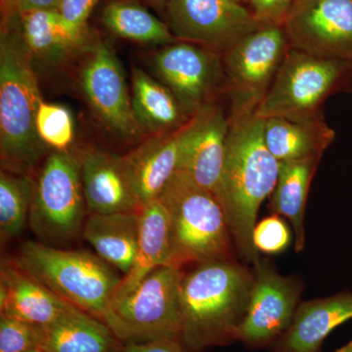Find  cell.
Here are the masks:
<instances>
[{
    "label": "cell",
    "instance_id": "1",
    "mask_svg": "<svg viewBox=\"0 0 352 352\" xmlns=\"http://www.w3.org/2000/svg\"><path fill=\"white\" fill-rule=\"evenodd\" d=\"M265 119L256 112L229 119L226 160L219 199L240 256L248 263L259 258L254 230L261 204L276 185L280 163L264 138Z\"/></svg>",
    "mask_w": 352,
    "mask_h": 352
},
{
    "label": "cell",
    "instance_id": "2",
    "mask_svg": "<svg viewBox=\"0 0 352 352\" xmlns=\"http://www.w3.org/2000/svg\"><path fill=\"white\" fill-rule=\"evenodd\" d=\"M254 274L233 258L191 265L180 283L179 342L203 352L236 342L251 296Z\"/></svg>",
    "mask_w": 352,
    "mask_h": 352
},
{
    "label": "cell",
    "instance_id": "3",
    "mask_svg": "<svg viewBox=\"0 0 352 352\" xmlns=\"http://www.w3.org/2000/svg\"><path fill=\"white\" fill-rule=\"evenodd\" d=\"M34 58L18 25V16L2 21L0 36V156L2 170L29 175L45 154L36 131L43 102Z\"/></svg>",
    "mask_w": 352,
    "mask_h": 352
},
{
    "label": "cell",
    "instance_id": "4",
    "mask_svg": "<svg viewBox=\"0 0 352 352\" xmlns=\"http://www.w3.org/2000/svg\"><path fill=\"white\" fill-rule=\"evenodd\" d=\"M170 217L173 261L184 266L232 258L233 239L221 204L212 192L176 170L159 196Z\"/></svg>",
    "mask_w": 352,
    "mask_h": 352
},
{
    "label": "cell",
    "instance_id": "5",
    "mask_svg": "<svg viewBox=\"0 0 352 352\" xmlns=\"http://www.w3.org/2000/svg\"><path fill=\"white\" fill-rule=\"evenodd\" d=\"M13 263L78 309L102 319L122 276L97 254L25 242Z\"/></svg>",
    "mask_w": 352,
    "mask_h": 352
},
{
    "label": "cell",
    "instance_id": "6",
    "mask_svg": "<svg viewBox=\"0 0 352 352\" xmlns=\"http://www.w3.org/2000/svg\"><path fill=\"white\" fill-rule=\"evenodd\" d=\"M342 92H352V62L289 47L256 113L263 119H312L323 116L329 97Z\"/></svg>",
    "mask_w": 352,
    "mask_h": 352
},
{
    "label": "cell",
    "instance_id": "7",
    "mask_svg": "<svg viewBox=\"0 0 352 352\" xmlns=\"http://www.w3.org/2000/svg\"><path fill=\"white\" fill-rule=\"evenodd\" d=\"M182 274L175 266L157 267L131 293L113 300L101 320L124 346L179 340Z\"/></svg>",
    "mask_w": 352,
    "mask_h": 352
},
{
    "label": "cell",
    "instance_id": "8",
    "mask_svg": "<svg viewBox=\"0 0 352 352\" xmlns=\"http://www.w3.org/2000/svg\"><path fill=\"white\" fill-rule=\"evenodd\" d=\"M87 212L78 155L53 151L34 185L32 230L44 244H64L82 235Z\"/></svg>",
    "mask_w": 352,
    "mask_h": 352
},
{
    "label": "cell",
    "instance_id": "9",
    "mask_svg": "<svg viewBox=\"0 0 352 352\" xmlns=\"http://www.w3.org/2000/svg\"><path fill=\"white\" fill-rule=\"evenodd\" d=\"M289 48L283 27L261 25L221 55L229 119L256 112Z\"/></svg>",
    "mask_w": 352,
    "mask_h": 352
},
{
    "label": "cell",
    "instance_id": "10",
    "mask_svg": "<svg viewBox=\"0 0 352 352\" xmlns=\"http://www.w3.org/2000/svg\"><path fill=\"white\" fill-rule=\"evenodd\" d=\"M254 285L236 342L252 349L270 347L291 326L302 293L298 277L280 275L270 261L254 263Z\"/></svg>",
    "mask_w": 352,
    "mask_h": 352
},
{
    "label": "cell",
    "instance_id": "11",
    "mask_svg": "<svg viewBox=\"0 0 352 352\" xmlns=\"http://www.w3.org/2000/svg\"><path fill=\"white\" fill-rule=\"evenodd\" d=\"M157 78L173 92L190 117L217 101L224 90L221 54L197 44L175 41L155 53Z\"/></svg>",
    "mask_w": 352,
    "mask_h": 352
},
{
    "label": "cell",
    "instance_id": "12",
    "mask_svg": "<svg viewBox=\"0 0 352 352\" xmlns=\"http://www.w3.org/2000/svg\"><path fill=\"white\" fill-rule=\"evenodd\" d=\"M166 11L177 41L221 55L261 25L251 9L234 0H170Z\"/></svg>",
    "mask_w": 352,
    "mask_h": 352
},
{
    "label": "cell",
    "instance_id": "13",
    "mask_svg": "<svg viewBox=\"0 0 352 352\" xmlns=\"http://www.w3.org/2000/svg\"><path fill=\"white\" fill-rule=\"evenodd\" d=\"M87 52L80 69V87L95 115L118 138H140L143 133L134 118L131 96L117 55L102 41L94 43Z\"/></svg>",
    "mask_w": 352,
    "mask_h": 352
},
{
    "label": "cell",
    "instance_id": "14",
    "mask_svg": "<svg viewBox=\"0 0 352 352\" xmlns=\"http://www.w3.org/2000/svg\"><path fill=\"white\" fill-rule=\"evenodd\" d=\"M283 28L289 47L352 62V0H296Z\"/></svg>",
    "mask_w": 352,
    "mask_h": 352
},
{
    "label": "cell",
    "instance_id": "15",
    "mask_svg": "<svg viewBox=\"0 0 352 352\" xmlns=\"http://www.w3.org/2000/svg\"><path fill=\"white\" fill-rule=\"evenodd\" d=\"M229 118L217 102L192 117L183 138L177 170L189 175L204 188L217 194L224 160Z\"/></svg>",
    "mask_w": 352,
    "mask_h": 352
},
{
    "label": "cell",
    "instance_id": "16",
    "mask_svg": "<svg viewBox=\"0 0 352 352\" xmlns=\"http://www.w3.org/2000/svg\"><path fill=\"white\" fill-rule=\"evenodd\" d=\"M191 119L175 131L152 135L122 157L140 210L159 198L166 183L177 170L180 148Z\"/></svg>",
    "mask_w": 352,
    "mask_h": 352
},
{
    "label": "cell",
    "instance_id": "17",
    "mask_svg": "<svg viewBox=\"0 0 352 352\" xmlns=\"http://www.w3.org/2000/svg\"><path fill=\"white\" fill-rule=\"evenodd\" d=\"M78 156L89 214L140 210L122 157L96 149L85 150Z\"/></svg>",
    "mask_w": 352,
    "mask_h": 352
},
{
    "label": "cell",
    "instance_id": "18",
    "mask_svg": "<svg viewBox=\"0 0 352 352\" xmlns=\"http://www.w3.org/2000/svg\"><path fill=\"white\" fill-rule=\"evenodd\" d=\"M50 289L18 267L4 261L0 268V314L45 327L73 309Z\"/></svg>",
    "mask_w": 352,
    "mask_h": 352
},
{
    "label": "cell",
    "instance_id": "19",
    "mask_svg": "<svg viewBox=\"0 0 352 352\" xmlns=\"http://www.w3.org/2000/svg\"><path fill=\"white\" fill-rule=\"evenodd\" d=\"M352 320V292L300 303L291 326L270 352H321L335 329Z\"/></svg>",
    "mask_w": 352,
    "mask_h": 352
},
{
    "label": "cell",
    "instance_id": "20",
    "mask_svg": "<svg viewBox=\"0 0 352 352\" xmlns=\"http://www.w3.org/2000/svg\"><path fill=\"white\" fill-rule=\"evenodd\" d=\"M139 214L140 230L135 259L131 271L122 276L113 300H118L131 293L157 267L171 266L173 242L170 217L166 208L157 199L141 208Z\"/></svg>",
    "mask_w": 352,
    "mask_h": 352
},
{
    "label": "cell",
    "instance_id": "21",
    "mask_svg": "<svg viewBox=\"0 0 352 352\" xmlns=\"http://www.w3.org/2000/svg\"><path fill=\"white\" fill-rule=\"evenodd\" d=\"M18 25L32 56L43 63H60L87 46L88 32L69 24L57 9L18 14Z\"/></svg>",
    "mask_w": 352,
    "mask_h": 352
},
{
    "label": "cell",
    "instance_id": "22",
    "mask_svg": "<svg viewBox=\"0 0 352 352\" xmlns=\"http://www.w3.org/2000/svg\"><path fill=\"white\" fill-rule=\"evenodd\" d=\"M266 145L279 163L321 159L332 144L336 132L323 116L312 119L294 120L283 117L265 119Z\"/></svg>",
    "mask_w": 352,
    "mask_h": 352
},
{
    "label": "cell",
    "instance_id": "23",
    "mask_svg": "<svg viewBox=\"0 0 352 352\" xmlns=\"http://www.w3.org/2000/svg\"><path fill=\"white\" fill-rule=\"evenodd\" d=\"M139 230V212L90 214L83 224L82 236L99 258L126 275L135 259Z\"/></svg>",
    "mask_w": 352,
    "mask_h": 352
},
{
    "label": "cell",
    "instance_id": "24",
    "mask_svg": "<svg viewBox=\"0 0 352 352\" xmlns=\"http://www.w3.org/2000/svg\"><path fill=\"white\" fill-rule=\"evenodd\" d=\"M124 349L103 321L76 307L41 327V349L45 352H122Z\"/></svg>",
    "mask_w": 352,
    "mask_h": 352
},
{
    "label": "cell",
    "instance_id": "25",
    "mask_svg": "<svg viewBox=\"0 0 352 352\" xmlns=\"http://www.w3.org/2000/svg\"><path fill=\"white\" fill-rule=\"evenodd\" d=\"M131 87L132 111L143 134L175 131L191 119L163 82L136 66H132Z\"/></svg>",
    "mask_w": 352,
    "mask_h": 352
},
{
    "label": "cell",
    "instance_id": "26",
    "mask_svg": "<svg viewBox=\"0 0 352 352\" xmlns=\"http://www.w3.org/2000/svg\"><path fill=\"white\" fill-rule=\"evenodd\" d=\"M321 159L280 163L279 175L270 201L274 214L289 219L295 233L296 252L305 249V214L310 184Z\"/></svg>",
    "mask_w": 352,
    "mask_h": 352
},
{
    "label": "cell",
    "instance_id": "27",
    "mask_svg": "<svg viewBox=\"0 0 352 352\" xmlns=\"http://www.w3.org/2000/svg\"><path fill=\"white\" fill-rule=\"evenodd\" d=\"M101 20L109 31L134 43L168 45L177 41L168 25L131 0L110 2L102 10Z\"/></svg>",
    "mask_w": 352,
    "mask_h": 352
},
{
    "label": "cell",
    "instance_id": "28",
    "mask_svg": "<svg viewBox=\"0 0 352 352\" xmlns=\"http://www.w3.org/2000/svg\"><path fill=\"white\" fill-rule=\"evenodd\" d=\"M36 182L29 175L0 173V236L1 242L19 237L27 223Z\"/></svg>",
    "mask_w": 352,
    "mask_h": 352
},
{
    "label": "cell",
    "instance_id": "29",
    "mask_svg": "<svg viewBox=\"0 0 352 352\" xmlns=\"http://www.w3.org/2000/svg\"><path fill=\"white\" fill-rule=\"evenodd\" d=\"M36 131L46 147L69 152L75 138V122L71 112L59 104L41 102L36 113Z\"/></svg>",
    "mask_w": 352,
    "mask_h": 352
},
{
    "label": "cell",
    "instance_id": "30",
    "mask_svg": "<svg viewBox=\"0 0 352 352\" xmlns=\"http://www.w3.org/2000/svg\"><path fill=\"white\" fill-rule=\"evenodd\" d=\"M41 327L0 314V352H30L41 349Z\"/></svg>",
    "mask_w": 352,
    "mask_h": 352
},
{
    "label": "cell",
    "instance_id": "31",
    "mask_svg": "<svg viewBox=\"0 0 352 352\" xmlns=\"http://www.w3.org/2000/svg\"><path fill=\"white\" fill-rule=\"evenodd\" d=\"M291 240V231L279 215H270L254 227V245L258 252L264 254H277L284 252Z\"/></svg>",
    "mask_w": 352,
    "mask_h": 352
},
{
    "label": "cell",
    "instance_id": "32",
    "mask_svg": "<svg viewBox=\"0 0 352 352\" xmlns=\"http://www.w3.org/2000/svg\"><path fill=\"white\" fill-rule=\"evenodd\" d=\"M296 2V0H252L250 9L259 24L283 27Z\"/></svg>",
    "mask_w": 352,
    "mask_h": 352
},
{
    "label": "cell",
    "instance_id": "33",
    "mask_svg": "<svg viewBox=\"0 0 352 352\" xmlns=\"http://www.w3.org/2000/svg\"><path fill=\"white\" fill-rule=\"evenodd\" d=\"M99 0H61L57 10L69 24L88 32L87 20Z\"/></svg>",
    "mask_w": 352,
    "mask_h": 352
},
{
    "label": "cell",
    "instance_id": "34",
    "mask_svg": "<svg viewBox=\"0 0 352 352\" xmlns=\"http://www.w3.org/2000/svg\"><path fill=\"white\" fill-rule=\"evenodd\" d=\"M122 352H186L178 340H162L124 346Z\"/></svg>",
    "mask_w": 352,
    "mask_h": 352
},
{
    "label": "cell",
    "instance_id": "35",
    "mask_svg": "<svg viewBox=\"0 0 352 352\" xmlns=\"http://www.w3.org/2000/svg\"><path fill=\"white\" fill-rule=\"evenodd\" d=\"M60 1L61 0H18L17 6H16V14L57 9Z\"/></svg>",
    "mask_w": 352,
    "mask_h": 352
},
{
    "label": "cell",
    "instance_id": "36",
    "mask_svg": "<svg viewBox=\"0 0 352 352\" xmlns=\"http://www.w3.org/2000/svg\"><path fill=\"white\" fill-rule=\"evenodd\" d=\"M18 0H1L2 16L4 19L11 17V16L17 15L16 14V6Z\"/></svg>",
    "mask_w": 352,
    "mask_h": 352
},
{
    "label": "cell",
    "instance_id": "37",
    "mask_svg": "<svg viewBox=\"0 0 352 352\" xmlns=\"http://www.w3.org/2000/svg\"><path fill=\"white\" fill-rule=\"evenodd\" d=\"M147 1L157 10L164 11L166 10V6L170 3V0H147Z\"/></svg>",
    "mask_w": 352,
    "mask_h": 352
},
{
    "label": "cell",
    "instance_id": "38",
    "mask_svg": "<svg viewBox=\"0 0 352 352\" xmlns=\"http://www.w3.org/2000/svg\"><path fill=\"white\" fill-rule=\"evenodd\" d=\"M335 352H352V339L349 340V342H346L344 346L340 347L339 349H337Z\"/></svg>",
    "mask_w": 352,
    "mask_h": 352
},
{
    "label": "cell",
    "instance_id": "39",
    "mask_svg": "<svg viewBox=\"0 0 352 352\" xmlns=\"http://www.w3.org/2000/svg\"><path fill=\"white\" fill-rule=\"evenodd\" d=\"M234 1L238 2V3L244 4L245 3H251L252 0H234Z\"/></svg>",
    "mask_w": 352,
    "mask_h": 352
},
{
    "label": "cell",
    "instance_id": "40",
    "mask_svg": "<svg viewBox=\"0 0 352 352\" xmlns=\"http://www.w3.org/2000/svg\"><path fill=\"white\" fill-rule=\"evenodd\" d=\"M30 352H45V351H43V349H34V351H32Z\"/></svg>",
    "mask_w": 352,
    "mask_h": 352
}]
</instances>
